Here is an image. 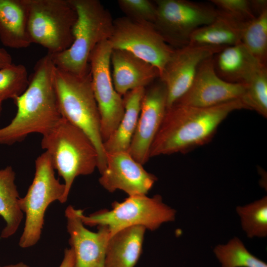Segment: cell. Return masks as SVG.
I'll return each instance as SVG.
<instances>
[{
    "label": "cell",
    "instance_id": "cell-1",
    "mask_svg": "<svg viewBox=\"0 0 267 267\" xmlns=\"http://www.w3.org/2000/svg\"><path fill=\"white\" fill-rule=\"evenodd\" d=\"M55 66L49 54L36 63L26 90L12 100L17 107L15 116L0 129V145H10L29 135H44L61 118L55 90Z\"/></svg>",
    "mask_w": 267,
    "mask_h": 267
},
{
    "label": "cell",
    "instance_id": "cell-2",
    "mask_svg": "<svg viewBox=\"0 0 267 267\" xmlns=\"http://www.w3.org/2000/svg\"><path fill=\"white\" fill-rule=\"evenodd\" d=\"M243 109L248 108L241 99L210 107L174 102L167 108L151 145L150 158L184 153L207 143L230 113Z\"/></svg>",
    "mask_w": 267,
    "mask_h": 267
},
{
    "label": "cell",
    "instance_id": "cell-3",
    "mask_svg": "<svg viewBox=\"0 0 267 267\" xmlns=\"http://www.w3.org/2000/svg\"><path fill=\"white\" fill-rule=\"evenodd\" d=\"M41 144L48 154L54 170L63 179L65 203L75 178L90 175L97 169L96 148L84 132L63 117L43 135Z\"/></svg>",
    "mask_w": 267,
    "mask_h": 267
},
{
    "label": "cell",
    "instance_id": "cell-4",
    "mask_svg": "<svg viewBox=\"0 0 267 267\" xmlns=\"http://www.w3.org/2000/svg\"><path fill=\"white\" fill-rule=\"evenodd\" d=\"M54 80L61 116L84 132L90 139L98 153L97 169L101 174L106 167V155L90 70L84 76H79L55 66Z\"/></svg>",
    "mask_w": 267,
    "mask_h": 267
},
{
    "label": "cell",
    "instance_id": "cell-5",
    "mask_svg": "<svg viewBox=\"0 0 267 267\" xmlns=\"http://www.w3.org/2000/svg\"><path fill=\"white\" fill-rule=\"evenodd\" d=\"M72 1L77 13L73 43L64 51L50 55L57 68L83 76L89 71L91 52L98 44L108 40L111 36L114 20L109 11L98 0Z\"/></svg>",
    "mask_w": 267,
    "mask_h": 267
},
{
    "label": "cell",
    "instance_id": "cell-6",
    "mask_svg": "<svg viewBox=\"0 0 267 267\" xmlns=\"http://www.w3.org/2000/svg\"><path fill=\"white\" fill-rule=\"evenodd\" d=\"M176 211L163 202L159 195L129 196L121 202H114L110 210H101L89 216L81 211L80 218L85 225L106 226L110 237L117 232L133 226H142L155 230L164 222H173Z\"/></svg>",
    "mask_w": 267,
    "mask_h": 267
},
{
    "label": "cell",
    "instance_id": "cell-7",
    "mask_svg": "<svg viewBox=\"0 0 267 267\" xmlns=\"http://www.w3.org/2000/svg\"><path fill=\"white\" fill-rule=\"evenodd\" d=\"M54 171L46 152L37 158L32 182L25 196L19 199L20 208L26 216L19 242L22 248L33 246L40 240L49 205L55 201L64 203L65 186L56 178Z\"/></svg>",
    "mask_w": 267,
    "mask_h": 267
},
{
    "label": "cell",
    "instance_id": "cell-8",
    "mask_svg": "<svg viewBox=\"0 0 267 267\" xmlns=\"http://www.w3.org/2000/svg\"><path fill=\"white\" fill-rule=\"evenodd\" d=\"M28 32L32 44L54 54L67 49L73 42L77 13L72 0H27Z\"/></svg>",
    "mask_w": 267,
    "mask_h": 267
},
{
    "label": "cell",
    "instance_id": "cell-9",
    "mask_svg": "<svg viewBox=\"0 0 267 267\" xmlns=\"http://www.w3.org/2000/svg\"><path fill=\"white\" fill-rule=\"evenodd\" d=\"M157 10L153 24L171 47L180 48L189 44L191 34L211 23L218 14L212 6L186 0H156Z\"/></svg>",
    "mask_w": 267,
    "mask_h": 267
},
{
    "label": "cell",
    "instance_id": "cell-10",
    "mask_svg": "<svg viewBox=\"0 0 267 267\" xmlns=\"http://www.w3.org/2000/svg\"><path fill=\"white\" fill-rule=\"evenodd\" d=\"M108 41L112 49L127 50L155 66L160 76L175 49L165 41L153 23L126 16L114 20Z\"/></svg>",
    "mask_w": 267,
    "mask_h": 267
},
{
    "label": "cell",
    "instance_id": "cell-11",
    "mask_svg": "<svg viewBox=\"0 0 267 267\" xmlns=\"http://www.w3.org/2000/svg\"><path fill=\"white\" fill-rule=\"evenodd\" d=\"M112 48L108 40L98 44L91 52L89 63L94 97L100 116V131L104 142L113 134L124 112L123 96L115 90L110 72Z\"/></svg>",
    "mask_w": 267,
    "mask_h": 267
},
{
    "label": "cell",
    "instance_id": "cell-12",
    "mask_svg": "<svg viewBox=\"0 0 267 267\" xmlns=\"http://www.w3.org/2000/svg\"><path fill=\"white\" fill-rule=\"evenodd\" d=\"M167 108V92L159 78L145 89L140 114L128 152L142 165L150 158L152 143Z\"/></svg>",
    "mask_w": 267,
    "mask_h": 267
},
{
    "label": "cell",
    "instance_id": "cell-13",
    "mask_svg": "<svg viewBox=\"0 0 267 267\" xmlns=\"http://www.w3.org/2000/svg\"><path fill=\"white\" fill-rule=\"evenodd\" d=\"M224 47L188 44L174 49L159 77L166 88L167 108L187 91L201 64Z\"/></svg>",
    "mask_w": 267,
    "mask_h": 267
},
{
    "label": "cell",
    "instance_id": "cell-14",
    "mask_svg": "<svg viewBox=\"0 0 267 267\" xmlns=\"http://www.w3.org/2000/svg\"><path fill=\"white\" fill-rule=\"evenodd\" d=\"M213 57L201 64L187 91L175 102L210 107L242 98L245 85L229 83L220 78L215 70Z\"/></svg>",
    "mask_w": 267,
    "mask_h": 267
},
{
    "label": "cell",
    "instance_id": "cell-15",
    "mask_svg": "<svg viewBox=\"0 0 267 267\" xmlns=\"http://www.w3.org/2000/svg\"><path fill=\"white\" fill-rule=\"evenodd\" d=\"M106 155V167L98 180L110 192L119 189L129 196L146 195L157 180L128 151L107 152Z\"/></svg>",
    "mask_w": 267,
    "mask_h": 267
},
{
    "label": "cell",
    "instance_id": "cell-16",
    "mask_svg": "<svg viewBox=\"0 0 267 267\" xmlns=\"http://www.w3.org/2000/svg\"><path fill=\"white\" fill-rule=\"evenodd\" d=\"M81 211L69 205L65 211L69 243L74 254L73 267H105L110 231L106 226H98L97 232L88 230L80 218Z\"/></svg>",
    "mask_w": 267,
    "mask_h": 267
},
{
    "label": "cell",
    "instance_id": "cell-17",
    "mask_svg": "<svg viewBox=\"0 0 267 267\" xmlns=\"http://www.w3.org/2000/svg\"><path fill=\"white\" fill-rule=\"evenodd\" d=\"M110 61L113 84L122 96L133 89L145 88L160 77L157 68L125 50L112 49Z\"/></svg>",
    "mask_w": 267,
    "mask_h": 267
},
{
    "label": "cell",
    "instance_id": "cell-18",
    "mask_svg": "<svg viewBox=\"0 0 267 267\" xmlns=\"http://www.w3.org/2000/svg\"><path fill=\"white\" fill-rule=\"evenodd\" d=\"M218 76L224 81L245 85L261 66L241 42L224 47L214 56Z\"/></svg>",
    "mask_w": 267,
    "mask_h": 267
},
{
    "label": "cell",
    "instance_id": "cell-19",
    "mask_svg": "<svg viewBox=\"0 0 267 267\" xmlns=\"http://www.w3.org/2000/svg\"><path fill=\"white\" fill-rule=\"evenodd\" d=\"M0 40L12 48L31 45L27 0H0Z\"/></svg>",
    "mask_w": 267,
    "mask_h": 267
},
{
    "label": "cell",
    "instance_id": "cell-20",
    "mask_svg": "<svg viewBox=\"0 0 267 267\" xmlns=\"http://www.w3.org/2000/svg\"><path fill=\"white\" fill-rule=\"evenodd\" d=\"M146 229L133 226L112 235L106 248L105 267H134L142 253Z\"/></svg>",
    "mask_w": 267,
    "mask_h": 267
},
{
    "label": "cell",
    "instance_id": "cell-21",
    "mask_svg": "<svg viewBox=\"0 0 267 267\" xmlns=\"http://www.w3.org/2000/svg\"><path fill=\"white\" fill-rule=\"evenodd\" d=\"M217 10L215 19L196 30L191 34L188 44L226 47L241 42L247 22Z\"/></svg>",
    "mask_w": 267,
    "mask_h": 267
},
{
    "label": "cell",
    "instance_id": "cell-22",
    "mask_svg": "<svg viewBox=\"0 0 267 267\" xmlns=\"http://www.w3.org/2000/svg\"><path fill=\"white\" fill-rule=\"evenodd\" d=\"M145 89H134L123 95L124 112L116 129L104 142L106 153L128 151L136 127Z\"/></svg>",
    "mask_w": 267,
    "mask_h": 267
},
{
    "label": "cell",
    "instance_id": "cell-23",
    "mask_svg": "<svg viewBox=\"0 0 267 267\" xmlns=\"http://www.w3.org/2000/svg\"><path fill=\"white\" fill-rule=\"evenodd\" d=\"M15 173L8 166L0 169V215L6 223L1 232V238H7L18 230L23 218L19 205L20 198L15 183Z\"/></svg>",
    "mask_w": 267,
    "mask_h": 267
},
{
    "label": "cell",
    "instance_id": "cell-24",
    "mask_svg": "<svg viewBox=\"0 0 267 267\" xmlns=\"http://www.w3.org/2000/svg\"><path fill=\"white\" fill-rule=\"evenodd\" d=\"M241 42L260 64L267 66V10L246 22Z\"/></svg>",
    "mask_w": 267,
    "mask_h": 267
},
{
    "label": "cell",
    "instance_id": "cell-25",
    "mask_svg": "<svg viewBox=\"0 0 267 267\" xmlns=\"http://www.w3.org/2000/svg\"><path fill=\"white\" fill-rule=\"evenodd\" d=\"M214 252L222 267H267V263L248 251L237 237L226 244L216 246Z\"/></svg>",
    "mask_w": 267,
    "mask_h": 267
},
{
    "label": "cell",
    "instance_id": "cell-26",
    "mask_svg": "<svg viewBox=\"0 0 267 267\" xmlns=\"http://www.w3.org/2000/svg\"><path fill=\"white\" fill-rule=\"evenodd\" d=\"M236 210L240 217L242 229L248 237H265L267 235V197Z\"/></svg>",
    "mask_w": 267,
    "mask_h": 267
},
{
    "label": "cell",
    "instance_id": "cell-27",
    "mask_svg": "<svg viewBox=\"0 0 267 267\" xmlns=\"http://www.w3.org/2000/svg\"><path fill=\"white\" fill-rule=\"evenodd\" d=\"M245 91L241 100L248 109L256 111L267 117V69L260 67L245 84Z\"/></svg>",
    "mask_w": 267,
    "mask_h": 267
},
{
    "label": "cell",
    "instance_id": "cell-28",
    "mask_svg": "<svg viewBox=\"0 0 267 267\" xmlns=\"http://www.w3.org/2000/svg\"><path fill=\"white\" fill-rule=\"evenodd\" d=\"M29 82L27 69L22 64H14L0 69V103L20 95Z\"/></svg>",
    "mask_w": 267,
    "mask_h": 267
},
{
    "label": "cell",
    "instance_id": "cell-29",
    "mask_svg": "<svg viewBox=\"0 0 267 267\" xmlns=\"http://www.w3.org/2000/svg\"><path fill=\"white\" fill-rule=\"evenodd\" d=\"M126 17L135 21L154 23L157 13L156 4L149 0H118Z\"/></svg>",
    "mask_w": 267,
    "mask_h": 267
},
{
    "label": "cell",
    "instance_id": "cell-30",
    "mask_svg": "<svg viewBox=\"0 0 267 267\" xmlns=\"http://www.w3.org/2000/svg\"><path fill=\"white\" fill-rule=\"evenodd\" d=\"M218 10L225 12L243 22L254 19V15L248 0H212Z\"/></svg>",
    "mask_w": 267,
    "mask_h": 267
},
{
    "label": "cell",
    "instance_id": "cell-31",
    "mask_svg": "<svg viewBox=\"0 0 267 267\" xmlns=\"http://www.w3.org/2000/svg\"><path fill=\"white\" fill-rule=\"evenodd\" d=\"M250 2L252 10L256 16L267 10V0H251Z\"/></svg>",
    "mask_w": 267,
    "mask_h": 267
},
{
    "label": "cell",
    "instance_id": "cell-32",
    "mask_svg": "<svg viewBox=\"0 0 267 267\" xmlns=\"http://www.w3.org/2000/svg\"><path fill=\"white\" fill-rule=\"evenodd\" d=\"M74 260V254L72 248H66L63 260L59 267H73Z\"/></svg>",
    "mask_w": 267,
    "mask_h": 267
},
{
    "label": "cell",
    "instance_id": "cell-33",
    "mask_svg": "<svg viewBox=\"0 0 267 267\" xmlns=\"http://www.w3.org/2000/svg\"><path fill=\"white\" fill-rule=\"evenodd\" d=\"M12 58L10 54L4 48H0V69L11 65Z\"/></svg>",
    "mask_w": 267,
    "mask_h": 267
},
{
    "label": "cell",
    "instance_id": "cell-34",
    "mask_svg": "<svg viewBox=\"0 0 267 267\" xmlns=\"http://www.w3.org/2000/svg\"><path fill=\"white\" fill-rule=\"evenodd\" d=\"M2 267H30L28 265L23 262H20L16 264L9 265L3 266Z\"/></svg>",
    "mask_w": 267,
    "mask_h": 267
},
{
    "label": "cell",
    "instance_id": "cell-35",
    "mask_svg": "<svg viewBox=\"0 0 267 267\" xmlns=\"http://www.w3.org/2000/svg\"><path fill=\"white\" fill-rule=\"evenodd\" d=\"M2 110V103H0V115Z\"/></svg>",
    "mask_w": 267,
    "mask_h": 267
},
{
    "label": "cell",
    "instance_id": "cell-36",
    "mask_svg": "<svg viewBox=\"0 0 267 267\" xmlns=\"http://www.w3.org/2000/svg\"></svg>",
    "mask_w": 267,
    "mask_h": 267
}]
</instances>
